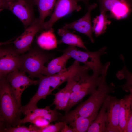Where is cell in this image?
I'll list each match as a JSON object with an SVG mask.
<instances>
[{
    "label": "cell",
    "mask_w": 132,
    "mask_h": 132,
    "mask_svg": "<svg viewBox=\"0 0 132 132\" xmlns=\"http://www.w3.org/2000/svg\"><path fill=\"white\" fill-rule=\"evenodd\" d=\"M33 0V1L34 3V5H36V4L38 0Z\"/></svg>",
    "instance_id": "obj_34"
},
{
    "label": "cell",
    "mask_w": 132,
    "mask_h": 132,
    "mask_svg": "<svg viewBox=\"0 0 132 132\" xmlns=\"http://www.w3.org/2000/svg\"><path fill=\"white\" fill-rule=\"evenodd\" d=\"M107 121L106 108L103 103L87 132H104Z\"/></svg>",
    "instance_id": "obj_21"
},
{
    "label": "cell",
    "mask_w": 132,
    "mask_h": 132,
    "mask_svg": "<svg viewBox=\"0 0 132 132\" xmlns=\"http://www.w3.org/2000/svg\"><path fill=\"white\" fill-rule=\"evenodd\" d=\"M57 0H38L36 4L39 13L38 18L42 24L46 18L51 15Z\"/></svg>",
    "instance_id": "obj_23"
},
{
    "label": "cell",
    "mask_w": 132,
    "mask_h": 132,
    "mask_svg": "<svg viewBox=\"0 0 132 132\" xmlns=\"http://www.w3.org/2000/svg\"><path fill=\"white\" fill-rule=\"evenodd\" d=\"M68 84L67 83L66 85L64 88L54 94L55 98L53 103L54 104L56 105L63 99L68 88Z\"/></svg>",
    "instance_id": "obj_28"
},
{
    "label": "cell",
    "mask_w": 132,
    "mask_h": 132,
    "mask_svg": "<svg viewBox=\"0 0 132 132\" xmlns=\"http://www.w3.org/2000/svg\"><path fill=\"white\" fill-rule=\"evenodd\" d=\"M100 77L95 78L85 85L76 94L72 100L69 103L64 110L67 113L73 106L81 101L86 96L91 94L96 91L100 79Z\"/></svg>",
    "instance_id": "obj_15"
},
{
    "label": "cell",
    "mask_w": 132,
    "mask_h": 132,
    "mask_svg": "<svg viewBox=\"0 0 132 132\" xmlns=\"http://www.w3.org/2000/svg\"><path fill=\"white\" fill-rule=\"evenodd\" d=\"M100 14L94 18L92 21L93 32L95 35L97 37L102 34L106 32L107 26L111 23V21L108 20V15L106 12L101 11Z\"/></svg>",
    "instance_id": "obj_20"
},
{
    "label": "cell",
    "mask_w": 132,
    "mask_h": 132,
    "mask_svg": "<svg viewBox=\"0 0 132 132\" xmlns=\"http://www.w3.org/2000/svg\"><path fill=\"white\" fill-rule=\"evenodd\" d=\"M110 64V62L104 64L100 82L95 92L74 110L65 114L67 120L71 121L77 116L87 117L98 113L107 96L110 93L115 92L116 88L114 84L113 83L108 84L106 81L107 71Z\"/></svg>",
    "instance_id": "obj_1"
},
{
    "label": "cell",
    "mask_w": 132,
    "mask_h": 132,
    "mask_svg": "<svg viewBox=\"0 0 132 132\" xmlns=\"http://www.w3.org/2000/svg\"><path fill=\"white\" fill-rule=\"evenodd\" d=\"M121 99L109 95L104 102L107 115L106 127H112L120 129L119 119Z\"/></svg>",
    "instance_id": "obj_13"
},
{
    "label": "cell",
    "mask_w": 132,
    "mask_h": 132,
    "mask_svg": "<svg viewBox=\"0 0 132 132\" xmlns=\"http://www.w3.org/2000/svg\"><path fill=\"white\" fill-rule=\"evenodd\" d=\"M131 98L130 94L121 99L119 119L120 132H124L129 116Z\"/></svg>",
    "instance_id": "obj_19"
},
{
    "label": "cell",
    "mask_w": 132,
    "mask_h": 132,
    "mask_svg": "<svg viewBox=\"0 0 132 132\" xmlns=\"http://www.w3.org/2000/svg\"><path fill=\"white\" fill-rule=\"evenodd\" d=\"M131 96L129 116L124 132H132V96Z\"/></svg>",
    "instance_id": "obj_29"
},
{
    "label": "cell",
    "mask_w": 132,
    "mask_h": 132,
    "mask_svg": "<svg viewBox=\"0 0 132 132\" xmlns=\"http://www.w3.org/2000/svg\"><path fill=\"white\" fill-rule=\"evenodd\" d=\"M98 113H95L87 117L80 116L75 117L70 124L74 132H87Z\"/></svg>",
    "instance_id": "obj_22"
},
{
    "label": "cell",
    "mask_w": 132,
    "mask_h": 132,
    "mask_svg": "<svg viewBox=\"0 0 132 132\" xmlns=\"http://www.w3.org/2000/svg\"><path fill=\"white\" fill-rule=\"evenodd\" d=\"M33 0H15L0 2L1 9H7L17 17L26 28L32 24L34 18Z\"/></svg>",
    "instance_id": "obj_5"
},
{
    "label": "cell",
    "mask_w": 132,
    "mask_h": 132,
    "mask_svg": "<svg viewBox=\"0 0 132 132\" xmlns=\"http://www.w3.org/2000/svg\"><path fill=\"white\" fill-rule=\"evenodd\" d=\"M15 50L0 48V78L6 77L9 73L19 69L21 56Z\"/></svg>",
    "instance_id": "obj_10"
},
{
    "label": "cell",
    "mask_w": 132,
    "mask_h": 132,
    "mask_svg": "<svg viewBox=\"0 0 132 132\" xmlns=\"http://www.w3.org/2000/svg\"><path fill=\"white\" fill-rule=\"evenodd\" d=\"M129 92L130 94L132 96V88H130L128 89L127 90V92Z\"/></svg>",
    "instance_id": "obj_32"
},
{
    "label": "cell",
    "mask_w": 132,
    "mask_h": 132,
    "mask_svg": "<svg viewBox=\"0 0 132 132\" xmlns=\"http://www.w3.org/2000/svg\"><path fill=\"white\" fill-rule=\"evenodd\" d=\"M52 54L36 49L30 50L21 56L19 70L29 74L32 79L41 74L44 64L53 57Z\"/></svg>",
    "instance_id": "obj_4"
},
{
    "label": "cell",
    "mask_w": 132,
    "mask_h": 132,
    "mask_svg": "<svg viewBox=\"0 0 132 132\" xmlns=\"http://www.w3.org/2000/svg\"><path fill=\"white\" fill-rule=\"evenodd\" d=\"M95 3L89 5L85 14L80 19L69 23H66L62 28L73 29L87 36L91 42L94 43V39L92 36V26L91 21V13L92 11L97 6Z\"/></svg>",
    "instance_id": "obj_12"
},
{
    "label": "cell",
    "mask_w": 132,
    "mask_h": 132,
    "mask_svg": "<svg viewBox=\"0 0 132 132\" xmlns=\"http://www.w3.org/2000/svg\"><path fill=\"white\" fill-rule=\"evenodd\" d=\"M78 0H57L51 16L48 21L42 24L43 29L49 30L60 19L76 11H79L81 9L78 4Z\"/></svg>",
    "instance_id": "obj_8"
},
{
    "label": "cell",
    "mask_w": 132,
    "mask_h": 132,
    "mask_svg": "<svg viewBox=\"0 0 132 132\" xmlns=\"http://www.w3.org/2000/svg\"><path fill=\"white\" fill-rule=\"evenodd\" d=\"M66 123L61 129L60 132H74V130L71 127L68 126Z\"/></svg>",
    "instance_id": "obj_30"
},
{
    "label": "cell",
    "mask_w": 132,
    "mask_h": 132,
    "mask_svg": "<svg viewBox=\"0 0 132 132\" xmlns=\"http://www.w3.org/2000/svg\"><path fill=\"white\" fill-rule=\"evenodd\" d=\"M65 123V122L61 121L54 124H48L43 127H39L38 132H60Z\"/></svg>",
    "instance_id": "obj_27"
},
{
    "label": "cell",
    "mask_w": 132,
    "mask_h": 132,
    "mask_svg": "<svg viewBox=\"0 0 132 132\" xmlns=\"http://www.w3.org/2000/svg\"><path fill=\"white\" fill-rule=\"evenodd\" d=\"M15 0H0V2H8L14 1Z\"/></svg>",
    "instance_id": "obj_33"
},
{
    "label": "cell",
    "mask_w": 132,
    "mask_h": 132,
    "mask_svg": "<svg viewBox=\"0 0 132 132\" xmlns=\"http://www.w3.org/2000/svg\"><path fill=\"white\" fill-rule=\"evenodd\" d=\"M117 78L120 80L125 79L126 82L122 86L123 89L127 92L129 88H132V73L125 66L123 69L119 71L116 74Z\"/></svg>",
    "instance_id": "obj_25"
},
{
    "label": "cell",
    "mask_w": 132,
    "mask_h": 132,
    "mask_svg": "<svg viewBox=\"0 0 132 132\" xmlns=\"http://www.w3.org/2000/svg\"><path fill=\"white\" fill-rule=\"evenodd\" d=\"M52 28L42 32L38 36L37 42L42 48L50 50L57 48L58 41Z\"/></svg>",
    "instance_id": "obj_18"
},
{
    "label": "cell",
    "mask_w": 132,
    "mask_h": 132,
    "mask_svg": "<svg viewBox=\"0 0 132 132\" xmlns=\"http://www.w3.org/2000/svg\"><path fill=\"white\" fill-rule=\"evenodd\" d=\"M50 106H47L45 108H35L29 114L25 115L24 118L21 119L19 123V125L30 122L32 123L37 118L41 117L47 120L49 123L58 120L60 114L57 112L55 108L52 110Z\"/></svg>",
    "instance_id": "obj_14"
},
{
    "label": "cell",
    "mask_w": 132,
    "mask_h": 132,
    "mask_svg": "<svg viewBox=\"0 0 132 132\" xmlns=\"http://www.w3.org/2000/svg\"><path fill=\"white\" fill-rule=\"evenodd\" d=\"M79 78L78 76H74L71 77L67 80L68 88L63 99L55 105V108L57 110H64L66 107L69 102L72 88Z\"/></svg>",
    "instance_id": "obj_24"
},
{
    "label": "cell",
    "mask_w": 132,
    "mask_h": 132,
    "mask_svg": "<svg viewBox=\"0 0 132 132\" xmlns=\"http://www.w3.org/2000/svg\"><path fill=\"white\" fill-rule=\"evenodd\" d=\"M42 24L38 19H36L24 32L12 42L15 50L19 54L30 50L33 40L36 33L42 30Z\"/></svg>",
    "instance_id": "obj_11"
},
{
    "label": "cell",
    "mask_w": 132,
    "mask_h": 132,
    "mask_svg": "<svg viewBox=\"0 0 132 132\" xmlns=\"http://www.w3.org/2000/svg\"><path fill=\"white\" fill-rule=\"evenodd\" d=\"M39 127L35 125H30L29 127L20 126L10 127L4 128L0 132H38Z\"/></svg>",
    "instance_id": "obj_26"
},
{
    "label": "cell",
    "mask_w": 132,
    "mask_h": 132,
    "mask_svg": "<svg viewBox=\"0 0 132 132\" xmlns=\"http://www.w3.org/2000/svg\"><path fill=\"white\" fill-rule=\"evenodd\" d=\"M66 53L63 52L60 56L52 60L47 66L44 68L41 74L48 76L61 73L66 71V66L68 60L70 58Z\"/></svg>",
    "instance_id": "obj_16"
},
{
    "label": "cell",
    "mask_w": 132,
    "mask_h": 132,
    "mask_svg": "<svg viewBox=\"0 0 132 132\" xmlns=\"http://www.w3.org/2000/svg\"><path fill=\"white\" fill-rule=\"evenodd\" d=\"M89 0H78L79 1H81L84 2L88 8L89 6Z\"/></svg>",
    "instance_id": "obj_31"
},
{
    "label": "cell",
    "mask_w": 132,
    "mask_h": 132,
    "mask_svg": "<svg viewBox=\"0 0 132 132\" xmlns=\"http://www.w3.org/2000/svg\"><path fill=\"white\" fill-rule=\"evenodd\" d=\"M100 11L109 12L108 17L117 20L127 18L132 12V0H97Z\"/></svg>",
    "instance_id": "obj_6"
},
{
    "label": "cell",
    "mask_w": 132,
    "mask_h": 132,
    "mask_svg": "<svg viewBox=\"0 0 132 132\" xmlns=\"http://www.w3.org/2000/svg\"><path fill=\"white\" fill-rule=\"evenodd\" d=\"M57 33L61 37L58 44L64 43L70 46H77L88 51L79 36L71 32L68 29L62 28L58 29Z\"/></svg>",
    "instance_id": "obj_17"
},
{
    "label": "cell",
    "mask_w": 132,
    "mask_h": 132,
    "mask_svg": "<svg viewBox=\"0 0 132 132\" xmlns=\"http://www.w3.org/2000/svg\"><path fill=\"white\" fill-rule=\"evenodd\" d=\"M10 85L19 106H21V97L22 93L28 86L38 84L39 80H34L27 77L26 73L19 69L8 74L6 77Z\"/></svg>",
    "instance_id": "obj_7"
},
{
    "label": "cell",
    "mask_w": 132,
    "mask_h": 132,
    "mask_svg": "<svg viewBox=\"0 0 132 132\" xmlns=\"http://www.w3.org/2000/svg\"><path fill=\"white\" fill-rule=\"evenodd\" d=\"M106 49L107 47L104 46L96 51H85L77 49L75 46L69 45L62 51L66 53L70 58L84 64L92 70L93 74L99 76L101 74L104 66L101 62L100 57L106 53Z\"/></svg>",
    "instance_id": "obj_3"
},
{
    "label": "cell",
    "mask_w": 132,
    "mask_h": 132,
    "mask_svg": "<svg viewBox=\"0 0 132 132\" xmlns=\"http://www.w3.org/2000/svg\"><path fill=\"white\" fill-rule=\"evenodd\" d=\"M0 131L20 125L21 114L11 87L6 77L0 78Z\"/></svg>",
    "instance_id": "obj_2"
},
{
    "label": "cell",
    "mask_w": 132,
    "mask_h": 132,
    "mask_svg": "<svg viewBox=\"0 0 132 132\" xmlns=\"http://www.w3.org/2000/svg\"><path fill=\"white\" fill-rule=\"evenodd\" d=\"M39 78V87L35 94L30 99L29 102L25 106H22L19 111L25 115L37 108V104L42 99L52 94L53 91L51 86L49 76L40 74L37 77Z\"/></svg>",
    "instance_id": "obj_9"
}]
</instances>
